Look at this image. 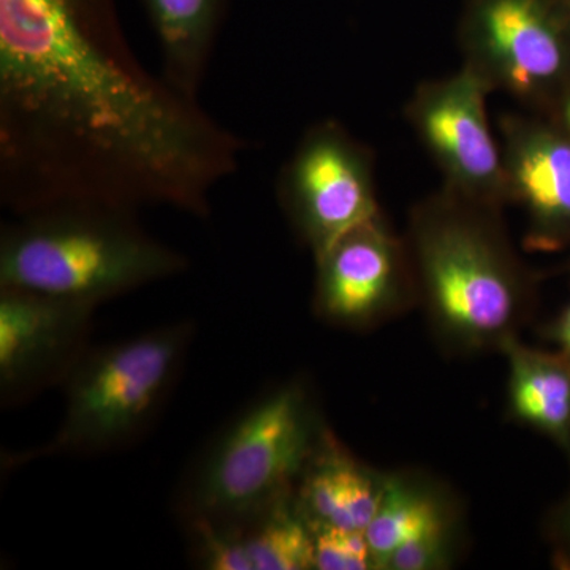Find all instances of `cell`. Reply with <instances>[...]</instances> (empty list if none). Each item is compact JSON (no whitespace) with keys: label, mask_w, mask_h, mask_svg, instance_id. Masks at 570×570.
<instances>
[{"label":"cell","mask_w":570,"mask_h":570,"mask_svg":"<svg viewBox=\"0 0 570 570\" xmlns=\"http://www.w3.org/2000/svg\"><path fill=\"white\" fill-rule=\"evenodd\" d=\"M246 141L137 61L116 0H0V200L206 217Z\"/></svg>","instance_id":"obj_1"},{"label":"cell","mask_w":570,"mask_h":570,"mask_svg":"<svg viewBox=\"0 0 570 570\" xmlns=\"http://www.w3.org/2000/svg\"><path fill=\"white\" fill-rule=\"evenodd\" d=\"M406 245L417 295L442 346L499 348L528 321L534 284L501 223V209L442 187L412 208Z\"/></svg>","instance_id":"obj_2"},{"label":"cell","mask_w":570,"mask_h":570,"mask_svg":"<svg viewBox=\"0 0 570 570\" xmlns=\"http://www.w3.org/2000/svg\"><path fill=\"white\" fill-rule=\"evenodd\" d=\"M17 217L0 236V287L99 306L189 266L129 209L66 205Z\"/></svg>","instance_id":"obj_3"},{"label":"cell","mask_w":570,"mask_h":570,"mask_svg":"<svg viewBox=\"0 0 570 570\" xmlns=\"http://www.w3.org/2000/svg\"><path fill=\"white\" fill-rule=\"evenodd\" d=\"M328 428L302 382L269 390L202 450L179 489L194 527L238 530L295 493Z\"/></svg>","instance_id":"obj_4"},{"label":"cell","mask_w":570,"mask_h":570,"mask_svg":"<svg viewBox=\"0 0 570 570\" xmlns=\"http://www.w3.org/2000/svg\"><path fill=\"white\" fill-rule=\"evenodd\" d=\"M193 336L194 325L178 322L89 348L63 382L58 433L26 460L100 455L145 436L175 389Z\"/></svg>","instance_id":"obj_5"},{"label":"cell","mask_w":570,"mask_h":570,"mask_svg":"<svg viewBox=\"0 0 570 570\" xmlns=\"http://www.w3.org/2000/svg\"><path fill=\"white\" fill-rule=\"evenodd\" d=\"M277 198L316 258L381 213L373 153L337 121L314 124L281 168Z\"/></svg>","instance_id":"obj_6"},{"label":"cell","mask_w":570,"mask_h":570,"mask_svg":"<svg viewBox=\"0 0 570 570\" xmlns=\"http://www.w3.org/2000/svg\"><path fill=\"white\" fill-rule=\"evenodd\" d=\"M490 86L466 63L444 78L422 82L406 118L444 178L445 189L502 209L505 198L501 145L487 112Z\"/></svg>","instance_id":"obj_7"},{"label":"cell","mask_w":570,"mask_h":570,"mask_svg":"<svg viewBox=\"0 0 570 570\" xmlns=\"http://www.w3.org/2000/svg\"><path fill=\"white\" fill-rule=\"evenodd\" d=\"M463 58L491 91L532 105L569 77L570 39L547 0H474Z\"/></svg>","instance_id":"obj_8"},{"label":"cell","mask_w":570,"mask_h":570,"mask_svg":"<svg viewBox=\"0 0 570 570\" xmlns=\"http://www.w3.org/2000/svg\"><path fill=\"white\" fill-rule=\"evenodd\" d=\"M314 261V309L330 324L363 330L419 298L406 239L390 228L382 212Z\"/></svg>","instance_id":"obj_9"},{"label":"cell","mask_w":570,"mask_h":570,"mask_svg":"<svg viewBox=\"0 0 570 570\" xmlns=\"http://www.w3.org/2000/svg\"><path fill=\"white\" fill-rule=\"evenodd\" d=\"M97 306L0 287V400L18 406L62 387L85 356Z\"/></svg>","instance_id":"obj_10"},{"label":"cell","mask_w":570,"mask_h":570,"mask_svg":"<svg viewBox=\"0 0 570 570\" xmlns=\"http://www.w3.org/2000/svg\"><path fill=\"white\" fill-rule=\"evenodd\" d=\"M508 205L528 220V245L554 249L570 239V135L547 124L499 119Z\"/></svg>","instance_id":"obj_11"},{"label":"cell","mask_w":570,"mask_h":570,"mask_svg":"<svg viewBox=\"0 0 570 570\" xmlns=\"http://www.w3.org/2000/svg\"><path fill=\"white\" fill-rule=\"evenodd\" d=\"M385 479L326 431L298 480L295 499L313 528L366 531L381 504Z\"/></svg>","instance_id":"obj_12"},{"label":"cell","mask_w":570,"mask_h":570,"mask_svg":"<svg viewBox=\"0 0 570 570\" xmlns=\"http://www.w3.org/2000/svg\"><path fill=\"white\" fill-rule=\"evenodd\" d=\"M163 56V77L198 100L228 0H141Z\"/></svg>","instance_id":"obj_13"},{"label":"cell","mask_w":570,"mask_h":570,"mask_svg":"<svg viewBox=\"0 0 570 570\" xmlns=\"http://www.w3.org/2000/svg\"><path fill=\"white\" fill-rule=\"evenodd\" d=\"M509 406L513 419L550 438L570 459V358L509 341Z\"/></svg>","instance_id":"obj_14"},{"label":"cell","mask_w":570,"mask_h":570,"mask_svg":"<svg viewBox=\"0 0 570 570\" xmlns=\"http://www.w3.org/2000/svg\"><path fill=\"white\" fill-rule=\"evenodd\" d=\"M236 532L247 570L314 569V531L295 493Z\"/></svg>","instance_id":"obj_15"},{"label":"cell","mask_w":570,"mask_h":570,"mask_svg":"<svg viewBox=\"0 0 570 570\" xmlns=\"http://www.w3.org/2000/svg\"><path fill=\"white\" fill-rule=\"evenodd\" d=\"M450 527L436 494L411 480L387 475L376 515L367 524L374 569H384L390 554L403 543L428 531Z\"/></svg>","instance_id":"obj_16"},{"label":"cell","mask_w":570,"mask_h":570,"mask_svg":"<svg viewBox=\"0 0 570 570\" xmlns=\"http://www.w3.org/2000/svg\"><path fill=\"white\" fill-rule=\"evenodd\" d=\"M314 570L374 569L365 531L313 528Z\"/></svg>","instance_id":"obj_17"},{"label":"cell","mask_w":570,"mask_h":570,"mask_svg":"<svg viewBox=\"0 0 570 570\" xmlns=\"http://www.w3.org/2000/svg\"><path fill=\"white\" fill-rule=\"evenodd\" d=\"M450 527L428 531L409 540L390 554L385 570H434L450 564Z\"/></svg>","instance_id":"obj_18"},{"label":"cell","mask_w":570,"mask_h":570,"mask_svg":"<svg viewBox=\"0 0 570 570\" xmlns=\"http://www.w3.org/2000/svg\"><path fill=\"white\" fill-rule=\"evenodd\" d=\"M551 337L557 341L560 346L562 354H566L570 358V302L562 311L561 316L558 317L557 324L551 330Z\"/></svg>","instance_id":"obj_19"},{"label":"cell","mask_w":570,"mask_h":570,"mask_svg":"<svg viewBox=\"0 0 570 570\" xmlns=\"http://www.w3.org/2000/svg\"><path fill=\"white\" fill-rule=\"evenodd\" d=\"M557 534L558 539L570 549V499L566 502L561 512L558 513Z\"/></svg>","instance_id":"obj_20"},{"label":"cell","mask_w":570,"mask_h":570,"mask_svg":"<svg viewBox=\"0 0 570 570\" xmlns=\"http://www.w3.org/2000/svg\"><path fill=\"white\" fill-rule=\"evenodd\" d=\"M562 124H564V132L570 135V94L566 97L561 107Z\"/></svg>","instance_id":"obj_21"}]
</instances>
